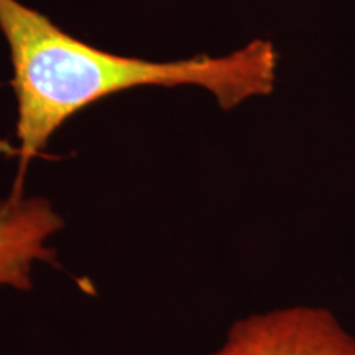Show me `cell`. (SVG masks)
Returning <instances> with one entry per match:
<instances>
[{"label": "cell", "mask_w": 355, "mask_h": 355, "mask_svg": "<svg viewBox=\"0 0 355 355\" xmlns=\"http://www.w3.org/2000/svg\"><path fill=\"white\" fill-rule=\"evenodd\" d=\"M0 32L10 50L19 107V184L58 128L110 94L137 86L196 84L230 110L248 97L270 94L277 81L278 53L268 40H254L225 56L155 63L91 46L19 0H0Z\"/></svg>", "instance_id": "6da1fadb"}, {"label": "cell", "mask_w": 355, "mask_h": 355, "mask_svg": "<svg viewBox=\"0 0 355 355\" xmlns=\"http://www.w3.org/2000/svg\"><path fill=\"white\" fill-rule=\"evenodd\" d=\"M63 227V217L46 198L25 196L24 184H13L10 194L0 198V286L33 291L35 268L58 265L51 239Z\"/></svg>", "instance_id": "3957f363"}, {"label": "cell", "mask_w": 355, "mask_h": 355, "mask_svg": "<svg viewBox=\"0 0 355 355\" xmlns=\"http://www.w3.org/2000/svg\"><path fill=\"white\" fill-rule=\"evenodd\" d=\"M209 355H355V336L327 308L293 304L237 319Z\"/></svg>", "instance_id": "7a4b0ae2"}]
</instances>
